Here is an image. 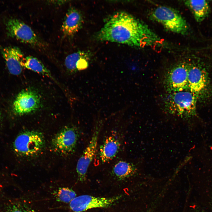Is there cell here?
Instances as JSON below:
<instances>
[{
  "label": "cell",
  "instance_id": "cell-1",
  "mask_svg": "<svg viewBox=\"0 0 212 212\" xmlns=\"http://www.w3.org/2000/svg\"><path fill=\"white\" fill-rule=\"evenodd\" d=\"M101 41L139 48L153 47L160 42L158 35L145 24L127 13L110 16L97 35Z\"/></svg>",
  "mask_w": 212,
  "mask_h": 212
},
{
  "label": "cell",
  "instance_id": "cell-2",
  "mask_svg": "<svg viewBox=\"0 0 212 212\" xmlns=\"http://www.w3.org/2000/svg\"><path fill=\"white\" fill-rule=\"evenodd\" d=\"M198 98L189 90L168 92L164 100L165 108L172 115L190 117L196 113Z\"/></svg>",
  "mask_w": 212,
  "mask_h": 212
},
{
  "label": "cell",
  "instance_id": "cell-3",
  "mask_svg": "<svg viewBox=\"0 0 212 212\" xmlns=\"http://www.w3.org/2000/svg\"><path fill=\"white\" fill-rule=\"evenodd\" d=\"M45 144L44 137L42 132L35 130H27L17 136L14 143V148L19 155L32 158L40 154Z\"/></svg>",
  "mask_w": 212,
  "mask_h": 212
},
{
  "label": "cell",
  "instance_id": "cell-4",
  "mask_svg": "<svg viewBox=\"0 0 212 212\" xmlns=\"http://www.w3.org/2000/svg\"><path fill=\"white\" fill-rule=\"evenodd\" d=\"M154 20L173 32L184 34L188 31V26L185 19L176 10L165 6H160L151 12Z\"/></svg>",
  "mask_w": 212,
  "mask_h": 212
},
{
  "label": "cell",
  "instance_id": "cell-5",
  "mask_svg": "<svg viewBox=\"0 0 212 212\" xmlns=\"http://www.w3.org/2000/svg\"><path fill=\"white\" fill-rule=\"evenodd\" d=\"M102 126L101 120L97 121L89 143L77 162L76 171L78 180L81 182L85 180L89 168L95 158Z\"/></svg>",
  "mask_w": 212,
  "mask_h": 212
},
{
  "label": "cell",
  "instance_id": "cell-6",
  "mask_svg": "<svg viewBox=\"0 0 212 212\" xmlns=\"http://www.w3.org/2000/svg\"><path fill=\"white\" fill-rule=\"evenodd\" d=\"M77 128L74 126H66L53 138L51 142L52 150L57 154L67 155L75 151L79 138Z\"/></svg>",
  "mask_w": 212,
  "mask_h": 212
},
{
  "label": "cell",
  "instance_id": "cell-7",
  "mask_svg": "<svg viewBox=\"0 0 212 212\" xmlns=\"http://www.w3.org/2000/svg\"><path fill=\"white\" fill-rule=\"evenodd\" d=\"M8 36L34 47L42 45L40 39L32 28L20 20L7 18L4 21Z\"/></svg>",
  "mask_w": 212,
  "mask_h": 212
},
{
  "label": "cell",
  "instance_id": "cell-8",
  "mask_svg": "<svg viewBox=\"0 0 212 212\" xmlns=\"http://www.w3.org/2000/svg\"><path fill=\"white\" fill-rule=\"evenodd\" d=\"M97 148L95 157L100 164L109 163L118 155L122 146V139L119 131H111Z\"/></svg>",
  "mask_w": 212,
  "mask_h": 212
},
{
  "label": "cell",
  "instance_id": "cell-9",
  "mask_svg": "<svg viewBox=\"0 0 212 212\" xmlns=\"http://www.w3.org/2000/svg\"><path fill=\"white\" fill-rule=\"evenodd\" d=\"M41 99L34 90L28 88L21 91L17 95L13 105L14 113L22 115L33 112L41 105Z\"/></svg>",
  "mask_w": 212,
  "mask_h": 212
},
{
  "label": "cell",
  "instance_id": "cell-10",
  "mask_svg": "<svg viewBox=\"0 0 212 212\" xmlns=\"http://www.w3.org/2000/svg\"><path fill=\"white\" fill-rule=\"evenodd\" d=\"M121 196L111 198L97 197L89 195L76 197L69 203L70 209L74 212H82L95 208L109 207L117 202Z\"/></svg>",
  "mask_w": 212,
  "mask_h": 212
},
{
  "label": "cell",
  "instance_id": "cell-11",
  "mask_svg": "<svg viewBox=\"0 0 212 212\" xmlns=\"http://www.w3.org/2000/svg\"><path fill=\"white\" fill-rule=\"evenodd\" d=\"M165 85L168 92L188 89V64L180 62L171 68L165 75Z\"/></svg>",
  "mask_w": 212,
  "mask_h": 212
},
{
  "label": "cell",
  "instance_id": "cell-12",
  "mask_svg": "<svg viewBox=\"0 0 212 212\" xmlns=\"http://www.w3.org/2000/svg\"><path fill=\"white\" fill-rule=\"evenodd\" d=\"M208 82L207 74L204 70L197 65L188 64V84L189 90L198 97L205 91Z\"/></svg>",
  "mask_w": 212,
  "mask_h": 212
},
{
  "label": "cell",
  "instance_id": "cell-13",
  "mask_svg": "<svg viewBox=\"0 0 212 212\" xmlns=\"http://www.w3.org/2000/svg\"><path fill=\"white\" fill-rule=\"evenodd\" d=\"M1 52L10 73L15 75L20 74L24 58L20 49L17 47L9 46L3 48Z\"/></svg>",
  "mask_w": 212,
  "mask_h": 212
},
{
  "label": "cell",
  "instance_id": "cell-14",
  "mask_svg": "<svg viewBox=\"0 0 212 212\" xmlns=\"http://www.w3.org/2000/svg\"><path fill=\"white\" fill-rule=\"evenodd\" d=\"M81 13L73 7L69 8L67 12L61 26L62 32L65 37H71L81 28L83 22Z\"/></svg>",
  "mask_w": 212,
  "mask_h": 212
},
{
  "label": "cell",
  "instance_id": "cell-15",
  "mask_svg": "<svg viewBox=\"0 0 212 212\" xmlns=\"http://www.w3.org/2000/svg\"><path fill=\"white\" fill-rule=\"evenodd\" d=\"M110 167L112 175L119 180H123L129 178L137 170L135 164L123 160L117 161Z\"/></svg>",
  "mask_w": 212,
  "mask_h": 212
},
{
  "label": "cell",
  "instance_id": "cell-16",
  "mask_svg": "<svg viewBox=\"0 0 212 212\" xmlns=\"http://www.w3.org/2000/svg\"><path fill=\"white\" fill-rule=\"evenodd\" d=\"M185 3L198 22L203 20L209 14V5L206 1L190 0L186 1Z\"/></svg>",
  "mask_w": 212,
  "mask_h": 212
},
{
  "label": "cell",
  "instance_id": "cell-17",
  "mask_svg": "<svg viewBox=\"0 0 212 212\" xmlns=\"http://www.w3.org/2000/svg\"><path fill=\"white\" fill-rule=\"evenodd\" d=\"M22 65L23 67L53 79L49 70L35 57L29 56L24 57L22 61Z\"/></svg>",
  "mask_w": 212,
  "mask_h": 212
},
{
  "label": "cell",
  "instance_id": "cell-18",
  "mask_svg": "<svg viewBox=\"0 0 212 212\" xmlns=\"http://www.w3.org/2000/svg\"><path fill=\"white\" fill-rule=\"evenodd\" d=\"M87 53V52L79 51L67 56L65 59L64 64L67 71L72 73L77 71L76 64L78 61Z\"/></svg>",
  "mask_w": 212,
  "mask_h": 212
},
{
  "label": "cell",
  "instance_id": "cell-19",
  "mask_svg": "<svg viewBox=\"0 0 212 212\" xmlns=\"http://www.w3.org/2000/svg\"><path fill=\"white\" fill-rule=\"evenodd\" d=\"M54 197L57 201L65 203L70 202L76 197V193L68 187H61L55 193Z\"/></svg>",
  "mask_w": 212,
  "mask_h": 212
},
{
  "label": "cell",
  "instance_id": "cell-20",
  "mask_svg": "<svg viewBox=\"0 0 212 212\" xmlns=\"http://www.w3.org/2000/svg\"><path fill=\"white\" fill-rule=\"evenodd\" d=\"M10 186V183L0 181V201L5 196V190Z\"/></svg>",
  "mask_w": 212,
  "mask_h": 212
},
{
  "label": "cell",
  "instance_id": "cell-21",
  "mask_svg": "<svg viewBox=\"0 0 212 212\" xmlns=\"http://www.w3.org/2000/svg\"><path fill=\"white\" fill-rule=\"evenodd\" d=\"M55 1L56 2H55V1H54V2H52V3L54 4H55L59 5L64 4V3H65L66 2V1Z\"/></svg>",
  "mask_w": 212,
  "mask_h": 212
}]
</instances>
